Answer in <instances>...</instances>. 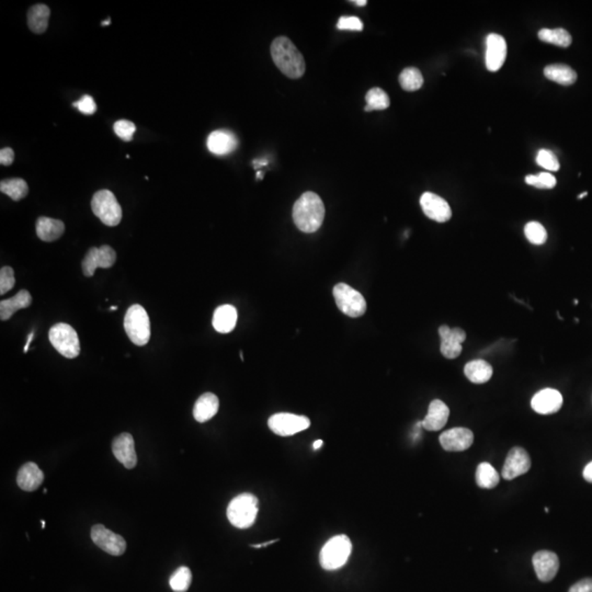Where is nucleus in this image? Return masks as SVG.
<instances>
[{
	"mask_svg": "<svg viewBox=\"0 0 592 592\" xmlns=\"http://www.w3.org/2000/svg\"><path fill=\"white\" fill-rule=\"evenodd\" d=\"M325 206L322 199L315 192H305L293 206V220L296 227L306 234L315 233L322 226Z\"/></svg>",
	"mask_w": 592,
	"mask_h": 592,
	"instance_id": "1",
	"label": "nucleus"
},
{
	"mask_svg": "<svg viewBox=\"0 0 592 592\" xmlns=\"http://www.w3.org/2000/svg\"><path fill=\"white\" fill-rule=\"evenodd\" d=\"M270 50L274 64L286 77L297 79L303 76L306 69L304 56L290 38L286 36L274 38Z\"/></svg>",
	"mask_w": 592,
	"mask_h": 592,
	"instance_id": "2",
	"label": "nucleus"
},
{
	"mask_svg": "<svg viewBox=\"0 0 592 592\" xmlns=\"http://www.w3.org/2000/svg\"><path fill=\"white\" fill-rule=\"evenodd\" d=\"M259 501L253 493H241L230 501L227 507V518L238 529H248L256 521Z\"/></svg>",
	"mask_w": 592,
	"mask_h": 592,
	"instance_id": "3",
	"label": "nucleus"
},
{
	"mask_svg": "<svg viewBox=\"0 0 592 592\" xmlns=\"http://www.w3.org/2000/svg\"><path fill=\"white\" fill-rule=\"evenodd\" d=\"M352 552V543L344 534L336 535L327 542L319 554V562L325 570H337L348 562Z\"/></svg>",
	"mask_w": 592,
	"mask_h": 592,
	"instance_id": "4",
	"label": "nucleus"
},
{
	"mask_svg": "<svg viewBox=\"0 0 592 592\" xmlns=\"http://www.w3.org/2000/svg\"><path fill=\"white\" fill-rule=\"evenodd\" d=\"M125 329L129 340L139 347L148 344L150 339V320L144 307L134 304L127 309L125 317Z\"/></svg>",
	"mask_w": 592,
	"mask_h": 592,
	"instance_id": "5",
	"label": "nucleus"
},
{
	"mask_svg": "<svg viewBox=\"0 0 592 592\" xmlns=\"http://www.w3.org/2000/svg\"><path fill=\"white\" fill-rule=\"evenodd\" d=\"M52 346L67 359H75L80 353V342L76 330L69 324L59 323L48 332Z\"/></svg>",
	"mask_w": 592,
	"mask_h": 592,
	"instance_id": "6",
	"label": "nucleus"
},
{
	"mask_svg": "<svg viewBox=\"0 0 592 592\" xmlns=\"http://www.w3.org/2000/svg\"><path fill=\"white\" fill-rule=\"evenodd\" d=\"M92 210L104 225L117 226L121 222V205L110 190H100L94 193L92 200Z\"/></svg>",
	"mask_w": 592,
	"mask_h": 592,
	"instance_id": "7",
	"label": "nucleus"
},
{
	"mask_svg": "<svg viewBox=\"0 0 592 592\" xmlns=\"http://www.w3.org/2000/svg\"><path fill=\"white\" fill-rule=\"evenodd\" d=\"M337 307L347 316L352 318L365 315L367 311V302L357 290L352 289L348 284L339 283L332 290Z\"/></svg>",
	"mask_w": 592,
	"mask_h": 592,
	"instance_id": "8",
	"label": "nucleus"
},
{
	"mask_svg": "<svg viewBox=\"0 0 592 592\" xmlns=\"http://www.w3.org/2000/svg\"><path fill=\"white\" fill-rule=\"evenodd\" d=\"M268 425L272 432L280 437H291L309 429L311 421L305 416L280 413L269 418Z\"/></svg>",
	"mask_w": 592,
	"mask_h": 592,
	"instance_id": "9",
	"label": "nucleus"
},
{
	"mask_svg": "<svg viewBox=\"0 0 592 592\" xmlns=\"http://www.w3.org/2000/svg\"><path fill=\"white\" fill-rule=\"evenodd\" d=\"M92 540L104 552L112 556H121L127 551V542L121 535L106 529L102 524L92 528Z\"/></svg>",
	"mask_w": 592,
	"mask_h": 592,
	"instance_id": "10",
	"label": "nucleus"
},
{
	"mask_svg": "<svg viewBox=\"0 0 592 592\" xmlns=\"http://www.w3.org/2000/svg\"><path fill=\"white\" fill-rule=\"evenodd\" d=\"M115 260H117V253L110 246H101L100 248L92 247V248L89 249L86 257L81 263L83 274L87 278H92V276H94L97 269L111 268L115 263Z\"/></svg>",
	"mask_w": 592,
	"mask_h": 592,
	"instance_id": "11",
	"label": "nucleus"
},
{
	"mask_svg": "<svg viewBox=\"0 0 592 592\" xmlns=\"http://www.w3.org/2000/svg\"><path fill=\"white\" fill-rule=\"evenodd\" d=\"M531 468V458L524 449L516 446L509 452L502 467V477L506 481L524 475Z\"/></svg>",
	"mask_w": 592,
	"mask_h": 592,
	"instance_id": "12",
	"label": "nucleus"
},
{
	"mask_svg": "<svg viewBox=\"0 0 592 592\" xmlns=\"http://www.w3.org/2000/svg\"><path fill=\"white\" fill-rule=\"evenodd\" d=\"M441 337V353L446 359H456L462 353V344L465 341L466 334L463 329L452 328L443 325L439 328Z\"/></svg>",
	"mask_w": 592,
	"mask_h": 592,
	"instance_id": "13",
	"label": "nucleus"
},
{
	"mask_svg": "<svg viewBox=\"0 0 592 592\" xmlns=\"http://www.w3.org/2000/svg\"><path fill=\"white\" fill-rule=\"evenodd\" d=\"M421 205L425 216L438 223H446L452 216L449 203L435 193H423L421 197Z\"/></svg>",
	"mask_w": 592,
	"mask_h": 592,
	"instance_id": "14",
	"label": "nucleus"
},
{
	"mask_svg": "<svg viewBox=\"0 0 592 592\" xmlns=\"http://www.w3.org/2000/svg\"><path fill=\"white\" fill-rule=\"evenodd\" d=\"M474 435L467 428H453L440 435V444L449 452H462L471 448Z\"/></svg>",
	"mask_w": 592,
	"mask_h": 592,
	"instance_id": "15",
	"label": "nucleus"
},
{
	"mask_svg": "<svg viewBox=\"0 0 592 592\" xmlns=\"http://www.w3.org/2000/svg\"><path fill=\"white\" fill-rule=\"evenodd\" d=\"M507 57V43L504 36L491 33L486 38V67L497 71L502 67Z\"/></svg>",
	"mask_w": 592,
	"mask_h": 592,
	"instance_id": "16",
	"label": "nucleus"
},
{
	"mask_svg": "<svg viewBox=\"0 0 592 592\" xmlns=\"http://www.w3.org/2000/svg\"><path fill=\"white\" fill-rule=\"evenodd\" d=\"M531 406L535 413L541 415L557 413L563 406L562 394L553 388L540 390L532 398Z\"/></svg>",
	"mask_w": 592,
	"mask_h": 592,
	"instance_id": "17",
	"label": "nucleus"
},
{
	"mask_svg": "<svg viewBox=\"0 0 592 592\" xmlns=\"http://www.w3.org/2000/svg\"><path fill=\"white\" fill-rule=\"evenodd\" d=\"M534 570L537 572V578L541 582H549L554 579L559 570L558 556L554 552L549 551H540L535 553L532 559Z\"/></svg>",
	"mask_w": 592,
	"mask_h": 592,
	"instance_id": "18",
	"label": "nucleus"
},
{
	"mask_svg": "<svg viewBox=\"0 0 592 592\" xmlns=\"http://www.w3.org/2000/svg\"><path fill=\"white\" fill-rule=\"evenodd\" d=\"M112 452L115 458L129 470L136 466L137 456L134 439L129 433H122L114 439L112 442Z\"/></svg>",
	"mask_w": 592,
	"mask_h": 592,
	"instance_id": "19",
	"label": "nucleus"
},
{
	"mask_svg": "<svg viewBox=\"0 0 592 592\" xmlns=\"http://www.w3.org/2000/svg\"><path fill=\"white\" fill-rule=\"evenodd\" d=\"M206 145L212 154L225 156L237 148L238 139L234 133L227 129H218L209 135Z\"/></svg>",
	"mask_w": 592,
	"mask_h": 592,
	"instance_id": "20",
	"label": "nucleus"
},
{
	"mask_svg": "<svg viewBox=\"0 0 592 592\" xmlns=\"http://www.w3.org/2000/svg\"><path fill=\"white\" fill-rule=\"evenodd\" d=\"M449 416H450V409L442 400H432L428 408L427 416L421 421L423 428L428 431L441 430L448 423Z\"/></svg>",
	"mask_w": 592,
	"mask_h": 592,
	"instance_id": "21",
	"label": "nucleus"
},
{
	"mask_svg": "<svg viewBox=\"0 0 592 592\" xmlns=\"http://www.w3.org/2000/svg\"><path fill=\"white\" fill-rule=\"evenodd\" d=\"M44 481L43 472L33 462L21 466L17 476V484L22 491H34L42 485Z\"/></svg>",
	"mask_w": 592,
	"mask_h": 592,
	"instance_id": "22",
	"label": "nucleus"
},
{
	"mask_svg": "<svg viewBox=\"0 0 592 592\" xmlns=\"http://www.w3.org/2000/svg\"><path fill=\"white\" fill-rule=\"evenodd\" d=\"M220 402L213 393H205L197 398L193 407V417L197 423H206L218 414Z\"/></svg>",
	"mask_w": 592,
	"mask_h": 592,
	"instance_id": "23",
	"label": "nucleus"
},
{
	"mask_svg": "<svg viewBox=\"0 0 592 592\" xmlns=\"http://www.w3.org/2000/svg\"><path fill=\"white\" fill-rule=\"evenodd\" d=\"M213 327L220 334H228L234 330L237 323V309L233 305H222L213 315Z\"/></svg>",
	"mask_w": 592,
	"mask_h": 592,
	"instance_id": "24",
	"label": "nucleus"
},
{
	"mask_svg": "<svg viewBox=\"0 0 592 592\" xmlns=\"http://www.w3.org/2000/svg\"><path fill=\"white\" fill-rule=\"evenodd\" d=\"M65 225L59 220L41 216L36 220V235L41 241L46 243L55 241L63 235Z\"/></svg>",
	"mask_w": 592,
	"mask_h": 592,
	"instance_id": "25",
	"label": "nucleus"
},
{
	"mask_svg": "<svg viewBox=\"0 0 592 592\" xmlns=\"http://www.w3.org/2000/svg\"><path fill=\"white\" fill-rule=\"evenodd\" d=\"M31 303H32V296L27 290H22L11 299L0 302V318L5 322L10 319L15 311L30 306Z\"/></svg>",
	"mask_w": 592,
	"mask_h": 592,
	"instance_id": "26",
	"label": "nucleus"
},
{
	"mask_svg": "<svg viewBox=\"0 0 592 592\" xmlns=\"http://www.w3.org/2000/svg\"><path fill=\"white\" fill-rule=\"evenodd\" d=\"M464 374L474 384H484L493 376V367L485 360H474L465 365Z\"/></svg>",
	"mask_w": 592,
	"mask_h": 592,
	"instance_id": "27",
	"label": "nucleus"
},
{
	"mask_svg": "<svg viewBox=\"0 0 592 592\" xmlns=\"http://www.w3.org/2000/svg\"><path fill=\"white\" fill-rule=\"evenodd\" d=\"M51 10L44 3L32 6L28 11V26L33 33L42 34L48 27Z\"/></svg>",
	"mask_w": 592,
	"mask_h": 592,
	"instance_id": "28",
	"label": "nucleus"
},
{
	"mask_svg": "<svg viewBox=\"0 0 592 592\" xmlns=\"http://www.w3.org/2000/svg\"><path fill=\"white\" fill-rule=\"evenodd\" d=\"M544 75L549 80L563 86H570L577 80V73L570 66L564 64H554L545 67Z\"/></svg>",
	"mask_w": 592,
	"mask_h": 592,
	"instance_id": "29",
	"label": "nucleus"
},
{
	"mask_svg": "<svg viewBox=\"0 0 592 592\" xmlns=\"http://www.w3.org/2000/svg\"><path fill=\"white\" fill-rule=\"evenodd\" d=\"M0 191L10 197L13 201H20L28 195V183L21 178H11L0 183Z\"/></svg>",
	"mask_w": 592,
	"mask_h": 592,
	"instance_id": "30",
	"label": "nucleus"
},
{
	"mask_svg": "<svg viewBox=\"0 0 592 592\" xmlns=\"http://www.w3.org/2000/svg\"><path fill=\"white\" fill-rule=\"evenodd\" d=\"M500 481L499 474L489 463L484 462L476 470V483L481 488L493 489L497 486Z\"/></svg>",
	"mask_w": 592,
	"mask_h": 592,
	"instance_id": "31",
	"label": "nucleus"
},
{
	"mask_svg": "<svg viewBox=\"0 0 592 592\" xmlns=\"http://www.w3.org/2000/svg\"><path fill=\"white\" fill-rule=\"evenodd\" d=\"M539 38L542 42L561 48H568L572 42V36L565 29H542L539 32Z\"/></svg>",
	"mask_w": 592,
	"mask_h": 592,
	"instance_id": "32",
	"label": "nucleus"
},
{
	"mask_svg": "<svg viewBox=\"0 0 592 592\" xmlns=\"http://www.w3.org/2000/svg\"><path fill=\"white\" fill-rule=\"evenodd\" d=\"M400 84L406 92H416L423 87V73L416 67H407L400 73Z\"/></svg>",
	"mask_w": 592,
	"mask_h": 592,
	"instance_id": "33",
	"label": "nucleus"
},
{
	"mask_svg": "<svg viewBox=\"0 0 592 592\" xmlns=\"http://www.w3.org/2000/svg\"><path fill=\"white\" fill-rule=\"evenodd\" d=\"M365 101L367 106L365 110L367 112L388 109L390 104V97L381 88L369 89L365 96Z\"/></svg>",
	"mask_w": 592,
	"mask_h": 592,
	"instance_id": "34",
	"label": "nucleus"
},
{
	"mask_svg": "<svg viewBox=\"0 0 592 592\" xmlns=\"http://www.w3.org/2000/svg\"><path fill=\"white\" fill-rule=\"evenodd\" d=\"M192 582L191 570L185 566H181L170 576L169 585L172 591L185 592L190 588Z\"/></svg>",
	"mask_w": 592,
	"mask_h": 592,
	"instance_id": "35",
	"label": "nucleus"
},
{
	"mask_svg": "<svg viewBox=\"0 0 592 592\" xmlns=\"http://www.w3.org/2000/svg\"><path fill=\"white\" fill-rule=\"evenodd\" d=\"M524 234L528 241L533 245H543L547 241V232L539 222H530L524 227Z\"/></svg>",
	"mask_w": 592,
	"mask_h": 592,
	"instance_id": "36",
	"label": "nucleus"
},
{
	"mask_svg": "<svg viewBox=\"0 0 592 592\" xmlns=\"http://www.w3.org/2000/svg\"><path fill=\"white\" fill-rule=\"evenodd\" d=\"M526 183L537 189H553L556 185V178L549 172H540L539 175H529Z\"/></svg>",
	"mask_w": 592,
	"mask_h": 592,
	"instance_id": "37",
	"label": "nucleus"
},
{
	"mask_svg": "<svg viewBox=\"0 0 592 592\" xmlns=\"http://www.w3.org/2000/svg\"><path fill=\"white\" fill-rule=\"evenodd\" d=\"M114 133L119 136L120 139H123L125 142H131L133 139L136 127L134 123L127 120H119L115 122L113 125Z\"/></svg>",
	"mask_w": 592,
	"mask_h": 592,
	"instance_id": "38",
	"label": "nucleus"
},
{
	"mask_svg": "<svg viewBox=\"0 0 592 592\" xmlns=\"http://www.w3.org/2000/svg\"><path fill=\"white\" fill-rule=\"evenodd\" d=\"M537 162L542 168L549 171H557L559 169V162L554 153L549 150H541L537 153Z\"/></svg>",
	"mask_w": 592,
	"mask_h": 592,
	"instance_id": "39",
	"label": "nucleus"
},
{
	"mask_svg": "<svg viewBox=\"0 0 592 592\" xmlns=\"http://www.w3.org/2000/svg\"><path fill=\"white\" fill-rule=\"evenodd\" d=\"M15 279L13 269L10 267H3L0 270V294L5 295L6 293L13 289Z\"/></svg>",
	"mask_w": 592,
	"mask_h": 592,
	"instance_id": "40",
	"label": "nucleus"
},
{
	"mask_svg": "<svg viewBox=\"0 0 592 592\" xmlns=\"http://www.w3.org/2000/svg\"><path fill=\"white\" fill-rule=\"evenodd\" d=\"M73 106L77 108L81 113L86 114V115H92L97 111L96 102H94V98L88 96V94H85L78 101L73 102Z\"/></svg>",
	"mask_w": 592,
	"mask_h": 592,
	"instance_id": "41",
	"label": "nucleus"
},
{
	"mask_svg": "<svg viewBox=\"0 0 592 592\" xmlns=\"http://www.w3.org/2000/svg\"><path fill=\"white\" fill-rule=\"evenodd\" d=\"M337 28L339 30L362 31L363 22L358 17H341L337 23Z\"/></svg>",
	"mask_w": 592,
	"mask_h": 592,
	"instance_id": "42",
	"label": "nucleus"
},
{
	"mask_svg": "<svg viewBox=\"0 0 592 592\" xmlns=\"http://www.w3.org/2000/svg\"><path fill=\"white\" fill-rule=\"evenodd\" d=\"M568 592H592V578H585L576 582Z\"/></svg>",
	"mask_w": 592,
	"mask_h": 592,
	"instance_id": "43",
	"label": "nucleus"
},
{
	"mask_svg": "<svg viewBox=\"0 0 592 592\" xmlns=\"http://www.w3.org/2000/svg\"><path fill=\"white\" fill-rule=\"evenodd\" d=\"M15 160V152L10 147H5L0 150V164L3 166H10Z\"/></svg>",
	"mask_w": 592,
	"mask_h": 592,
	"instance_id": "44",
	"label": "nucleus"
},
{
	"mask_svg": "<svg viewBox=\"0 0 592 592\" xmlns=\"http://www.w3.org/2000/svg\"><path fill=\"white\" fill-rule=\"evenodd\" d=\"M584 479L588 481V483L592 484V462L588 463L586 465L585 470H584Z\"/></svg>",
	"mask_w": 592,
	"mask_h": 592,
	"instance_id": "45",
	"label": "nucleus"
},
{
	"mask_svg": "<svg viewBox=\"0 0 592 592\" xmlns=\"http://www.w3.org/2000/svg\"><path fill=\"white\" fill-rule=\"evenodd\" d=\"M276 542H279V540H274V541H269L266 542V543H263V544H253L251 545V547L253 549H262V547H269V545L274 544Z\"/></svg>",
	"mask_w": 592,
	"mask_h": 592,
	"instance_id": "46",
	"label": "nucleus"
},
{
	"mask_svg": "<svg viewBox=\"0 0 592 592\" xmlns=\"http://www.w3.org/2000/svg\"><path fill=\"white\" fill-rule=\"evenodd\" d=\"M323 444H324V441L323 440H317L313 443V450L317 451L318 449L322 448Z\"/></svg>",
	"mask_w": 592,
	"mask_h": 592,
	"instance_id": "47",
	"label": "nucleus"
},
{
	"mask_svg": "<svg viewBox=\"0 0 592 592\" xmlns=\"http://www.w3.org/2000/svg\"><path fill=\"white\" fill-rule=\"evenodd\" d=\"M350 3H355V5L362 7V6L367 5V0H355V1H350Z\"/></svg>",
	"mask_w": 592,
	"mask_h": 592,
	"instance_id": "48",
	"label": "nucleus"
},
{
	"mask_svg": "<svg viewBox=\"0 0 592 592\" xmlns=\"http://www.w3.org/2000/svg\"><path fill=\"white\" fill-rule=\"evenodd\" d=\"M33 334H33V332H31L30 336H29L28 344H27L26 347H24V352H28L29 346H30V342L32 341V339H33Z\"/></svg>",
	"mask_w": 592,
	"mask_h": 592,
	"instance_id": "49",
	"label": "nucleus"
},
{
	"mask_svg": "<svg viewBox=\"0 0 592 592\" xmlns=\"http://www.w3.org/2000/svg\"><path fill=\"white\" fill-rule=\"evenodd\" d=\"M587 195L588 192L582 193V195H578V199H579V200H582V199H584V197H587Z\"/></svg>",
	"mask_w": 592,
	"mask_h": 592,
	"instance_id": "50",
	"label": "nucleus"
},
{
	"mask_svg": "<svg viewBox=\"0 0 592 592\" xmlns=\"http://www.w3.org/2000/svg\"><path fill=\"white\" fill-rule=\"evenodd\" d=\"M110 23H111V20H110V19H108V20L101 22V26H108V24H110Z\"/></svg>",
	"mask_w": 592,
	"mask_h": 592,
	"instance_id": "51",
	"label": "nucleus"
},
{
	"mask_svg": "<svg viewBox=\"0 0 592 592\" xmlns=\"http://www.w3.org/2000/svg\"><path fill=\"white\" fill-rule=\"evenodd\" d=\"M118 309V307H117V306H112V307H111V311H115V309Z\"/></svg>",
	"mask_w": 592,
	"mask_h": 592,
	"instance_id": "52",
	"label": "nucleus"
},
{
	"mask_svg": "<svg viewBox=\"0 0 592 592\" xmlns=\"http://www.w3.org/2000/svg\"><path fill=\"white\" fill-rule=\"evenodd\" d=\"M544 510H545V512H549V508H547H547H545V509H544Z\"/></svg>",
	"mask_w": 592,
	"mask_h": 592,
	"instance_id": "53",
	"label": "nucleus"
}]
</instances>
